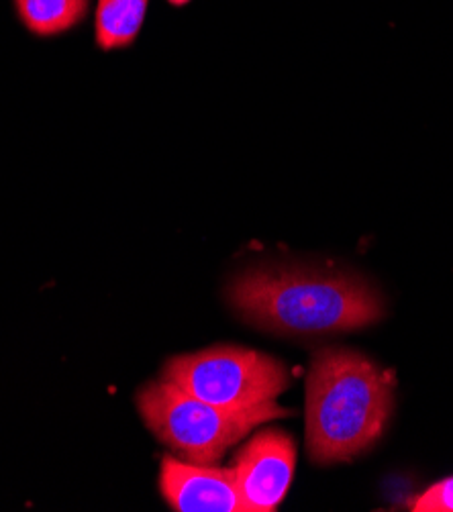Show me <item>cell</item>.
Returning a JSON list of instances; mask_svg holds the SVG:
<instances>
[{"label": "cell", "instance_id": "obj_1", "mask_svg": "<svg viewBox=\"0 0 453 512\" xmlns=\"http://www.w3.org/2000/svg\"><path fill=\"white\" fill-rule=\"evenodd\" d=\"M229 298L249 323L282 335L362 329L384 315L364 280L298 268L249 270L233 282Z\"/></svg>", "mask_w": 453, "mask_h": 512}, {"label": "cell", "instance_id": "obj_2", "mask_svg": "<svg viewBox=\"0 0 453 512\" xmlns=\"http://www.w3.org/2000/svg\"><path fill=\"white\" fill-rule=\"evenodd\" d=\"M392 388V374L362 353L317 351L307 380V445L315 462H347L372 447L388 423Z\"/></svg>", "mask_w": 453, "mask_h": 512}, {"label": "cell", "instance_id": "obj_3", "mask_svg": "<svg viewBox=\"0 0 453 512\" xmlns=\"http://www.w3.org/2000/svg\"><path fill=\"white\" fill-rule=\"evenodd\" d=\"M137 408L151 433L186 462L200 466H215L251 429L290 415L274 400L245 411H227L194 398L168 380L141 388Z\"/></svg>", "mask_w": 453, "mask_h": 512}, {"label": "cell", "instance_id": "obj_4", "mask_svg": "<svg viewBox=\"0 0 453 512\" xmlns=\"http://www.w3.org/2000/svg\"><path fill=\"white\" fill-rule=\"evenodd\" d=\"M164 380L227 411H245L276 400L288 386L286 368L270 355L243 347H213L178 355Z\"/></svg>", "mask_w": 453, "mask_h": 512}, {"label": "cell", "instance_id": "obj_5", "mask_svg": "<svg viewBox=\"0 0 453 512\" xmlns=\"http://www.w3.org/2000/svg\"><path fill=\"white\" fill-rule=\"evenodd\" d=\"M296 468V445L290 435L266 429L235 457L233 476L243 512H270L284 500Z\"/></svg>", "mask_w": 453, "mask_h": 512}, {"label": "cell", "instance_id": "obj_6", "mask_svg": "<svg viewBox=\"0 0 453 512\" xmlns=\"http://www.w3.org/2000/svg\"><path fill=\"white\" fill-rule=\"evenodd\" d=\"M160 488L178 512H243L233 468L221 470L164 457Z\"/></svg>", "mask_w": 453, "mask_h": 512}, {"label": "cell", "instance_id": "obj_7", "mask_svg": "<svg viewBox=\"0 0 453 512\" xmlns=\"http://www.w3.org/2000/svg\"><path fill=\"white\" fill-rule=\"evenodd\" d=\"M149 0H98L96 43L103 49H119L137 37Z\"/></svg>", "mask_w": 453, "mask_h": 512}, {"label": "cell", "instance_id": "obj_8", "mask_svg": "<svg viewBox=\"0 0 453 512\" xmlns=\"http://www.w3.org/2000/svg\"><path fill=\"white\" fill-rule=\"evenodd\" d=\"M21 23L39 37L72 29L88 11L90 0H13Z\"/></svg>", "mask_w": 453, "mask_h": 512}, {"label": "cell", "instance_id": "obj_9", "mask_svg": "<svg viewBox=\"0 0 453 512\" xmlns=\"http://www.w3.org/2000/svg\"><path fill=\"white\" fill-rule=\"evenodd\" d=\"M415 512H453V476L433 484L411 504Z\"/></svg>", "mask_w": 453, "mask_h": 512}, {"label": "cell", "instance_id": "obj_10", "mask_svg": "<svg viewBox=\"0 0 453 512\" xmlns=\"http://www.w3.org/2000/svg\"><path fill=\"white\" fill-rule=\"evenodd\" d=\"M170 3H172V5H186L188 0H170Z\"/></svg>", "mask_w": 453, "mask_h": 512}]
</instances>
